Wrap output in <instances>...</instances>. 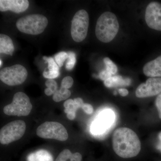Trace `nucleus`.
Listing matches in <instances>:
<instances>
[{
    "mask_svg": "<svg viewBox=\"0 0 161 161\" xmlns=\"http://www.w3.org/2000/svg\"><path fill=\"white\" fill-rule=\"evenodd\" d=\"M112 146L115 153L122 158L134 157L141 149L140 141L133 130L119 128L115 130L112 136Z\"/></svg>",
    "mask_w": 161,
    "mask_h": 161,
    "instance_id": "f257e3e1",
    "label": "nucleus"
},
{
    "mask_svg": "<svg viewBox=\"0 0 161 161\" xmlns=\"http://www.w3.org/2000/svg\"><path fill=\"white\" fill-rule=\"evenodd\" d=\"M119 29V24L115 15L111 12H105L97 20L95 35L101 42L109 43L116 36Z\"/></svg>",
    "mask_w": 161,
    "mask_h": 161,
    "instance_id": "f03ea898",
    "label": "nucleus"
},
{
    "mask_svg": "<svg viewBox=\"0 0 161 161\" xmlns=\"http://www.w3.org/2000/svg\"><path fill=\"white\" fill-rule=\"evenodd\" d=\"M20 31L27 34L37 35L42 33L48 24V20L43 15H28L20 18L16 23Z\"/></svg>",
    "mask_w": 161,
    "mask_h": 161,
    "instance_id": "7ed1b4c3",
    "label": "nucleus"
},
{
    "mask_svg": "<svg viewBox=\"0 0 161 161\" xmlns=\"http://www.w3.org/2000/svg\"><path fill=\"white\" fill-rule=\"evenodd\" d=\"M32 109L28 96L23 92H19L14 96L12 102L4 107L3 112L6 115L25 116L29 115Z\"/></svg>",
    "mask_w": 161,
    "mask_h": 161,
    "instance_id": "20e7f679",
    "label": "nucleus"
},
{
    "mask_svg": "<svg viewBox=\"0 0 161 161\" xmlns=\"http://www.w3.org/2000/svg\"><path fill=\"white\" fill-rule=\"evenodd\" d=\"M36 134L41 138L66 141L68 133L65 127L57 122L46 121L41 124L36 130Z\"/></svg>",
    "mask_w": 161,
    "mask_h": 161,
    "instance_id": "39448f33",
    "label": "nucleus"
},
{
    "mask_svg": "<svg viewBox=\"0 0 161 161\" xmlns=\"http://www.w3.org/2000/svg\"><path fill=\"white\" fill-rule=\"evenodd\" d=\"M26 130V125L22 120L10 122L1 129L0 142L7 145L19 140L23 137Z\"/></svg>",
    "mask_w": 161,
    "mask_h": 161,
    "instance_id": "423d86ee",
    "label": "nucleus"
},
{
    "mask_svg": "<svg viewBox=\"0 0 161 161\" xmlns=\"http://www.w3.org/2000/svg\"><path fill=\"white\" fill-rule=\"evenodd\" d=\"M89 24V17L86 11L80 9L77 12L72 21L71 34L76 42H80L86 38Z\"/></svg>",
    "mask_w": 161,
    "mask_h": 161,
    "instance_id": "0eeeda50",
    "label": "nucleus"
},
{
    "mask_svg": "<svg viewBox=\"0 0 161 161\" xmlns=\"http://www.w3.org/2000/svg\"><path fill=\"white\" fill-rule=\"evenodd\" d=\"M27 70L23 65L15 64L4 68L0 71V79L9 86H14L23 83L27 78Z\"/></svg>",
    "mask_w": 161,
    "mask_h": 161,
    "instance_id": "6e6552de",
    "label": "nucleus"
},
{
    "mask_svg": "<svg viewBox=\"0 0 161 161\" xmlns=\"http://www.w3.org/2000/svg\"><path fill=\"white\" fill-rule=\"evenodd\" d=\"M161 92V78H150L141 84L136 91V96L142 98L152 97Z\"/></svg>",
    "mask_w": 161,
    "mask_h": 161,
    "instance_id": "1a4fd4ad",
    "label": "nucleus"
},
{
    "mask_svg": "<svg viewBox=\"0 0 161 161\" xmlns=\"http://www.w3.org/2000/svg\"><path fill=\"white\" fill-rule=\"evenodd\" d=\"M147 25L151 29L161 31V4L158 2L150 3L145 12Z\"/></svg>",
    "mask_w": 161,
    "mask_h": 161,
    "instance_id": "9d476101",
    "label": "nucleus"
},
{
    "mask_svg": "<svg viewBox=\"0 0 161 161\" xmlns=\"http://www.w3.org/2000/svg\"><path fill=\"white\" fill-rule=\"evenodd\" d=\"M115 115L111 110H107L101 113L92 128V131L95 134H100L110 128L113 123Z\"/></svg>",
    "mask_w": 161,
    "mask_h": 161,
    "instance_id": "9b49d317",
    "label": "nucleus"
},
{
    "mask_svg": "<svg viewBox=\"0 0 161 161\" xmlns=\"http://www.w3.org/2000/svg\"><path fill=\"white\" fill-rule=\"evenodd\" d=\"M29 6V3L27 0H1L0 10H7L20 13L26 10Z\"/></svg>",
    "mask_w": 161,
    "mask_h": 161,
    "instance_id": "f8f14e48",
    "label": "nucleus"
},
{
    "mask_svg": "<svg viewBox=\"0 0 161 161\" xmlns=\"http://www.w3.org/2000/svg\"><path fill=\"white\" fill-rule=\"evenodd\" d=\"M144 74L150 78L161 77V55L146 64L143 69Z\"/></svg>",
    "mask_w": 161,
    "mask_h": 161,
    "instance_id": "ddd939ff",
    "label": "nucleus"
},
{
    "mask_svg": "<svg viewBox=\"0 0 161 161\" xmlns=\"http://www.w3.org/2000/svg\"><path fill=\"white\" fill-rule=\"evenodd\" d=\"M43 59L48 64V70H44L43 72V77L48 79H53L58 78L60 75L59 67L53 58L51 57H43Z\"/></svg>",
    "mask_w": 161,
    "mask_h": 161,
    "instance_id": "4468645a",
    "label": "nucleus"
},
{
    "mask_svg": "<svg viewBox=\"0 0 161 161\" xmlns=\"http://www.w3.org/2000/svg\"><path fill=\"white\" fill-rule=\"evenodd\" d=\"M14 47L11 38L4 34L0 35V53L12 56Z\"/></svg>",
    "mask_w": 161,
    "mask_h": 161,
    "instance_id": "2eb2a0df",
    "label": "nucleus"
},
{
    "mask_svg": "<svg viewBox=\"0 0 161 161\" xmlns=\"http://www.w3.org/2000/svg\"><path fill=\"white\" fill-rule=\"evenodd\" d=\"M27 161H53L51 153L47 150H40L30 153L27 156Z\"/></svg>",
    "mask_w": 161,
    "mask_h": 161,
    "instance_id": "dca6fc26",
    "label": "nucleus"
},
{
    "mask_svg": "<svg viewBox=\"0 0 161 161\" xmlns=\"http://www.w3.org/2000/svg\"><path fill=\"white\" fill-rule=\"evenodd\" d=\"M130 78L124 79L122 76H115L112 77L104 81L105 86L107 87L111 88L119 86H127L131 84Z\"/></svg>",
    "mask_w": 161,
    "mask_h": 161,
    "instance_id": "f3484780",
    "label": "nucleus"
},
{
    "mask_svg": "<svg viewBox=\"0 0 161 161\" xmlns=\"http://www.w3.org/2000/svg\"><path fill=\"white\" fill-rule=\"evenodd\" d=\"M71 95L69 90L60 87L59 90H57L53 95V99L56 102H59L69 98Z\"/></svg>",
    "mask_w": 161,
    "mask_h": 161,
    "instance_id": "a211bd4d",
    "label": "nucleus"
},
{
    "mask_svg": "<svg viewBox=\"0 0 161 161\" xmlns=\"http://www.w3.org/2000/svg\"><path fill=\"white\" fill-rule=\"evenodd\" d=\"M103 61L106 67V69L111 73L112 75H115L118 70L117 66L108 58H104Z\"/></svg>",
    "mask_w": 161,
    "mask_h": 161,
    "instance_id": "6ab92c4d",
    "label": "nucleus"
},
{
    "mask_svg": "<svg viewBox=\"0 0 161 161\" xmlns=\"http://www.w3.org/2000/svg\"><path fill=\"white\" fill-rule=\"evenodd\" d=\"M68 54V61L65 64V68L68 70H70L74 68L75 63L76 62V55L75 53L72 52L67 53Z\"/></svg>",
    "mask_w": 161,
    "mask_h": 161,
    "instance_id": "aec40b11",
    "label": "nucleus"
},
{
    "mask_svg": "<svg viewBox=\"0 0 161 161\" xmlns=\"http://www.w3.org/2000/svg\"><path fill=\"white\" fill-rule=\"evenodd\" d=\"M64 106L65 108L64 112L66 114L71 112L76 113V111L78 110L75 106L74 100L72 99L67 100L64 103Z\"/></svg>",
    "mask_w": 161,
    "mask_h": 161,
    "instance_id": "412c9836",
    "label": "nucleus"
},
{
    "mask_svg": "<svg viewBox=\"0 0 161 161\" xmlns=\"http://www.w3.org/2000/svg\"><path fill=\"white\" fill-rule=\"evenodd\" d=\"M68 58V54L66 52H61L55 56V60L59 67L63 66L64 62Z\"/></svg>",
    "mask_w": 161,
    "mask_h": 161,
    "instance_id": "4be33fe9",
    "label": "nucleus"
},
{
    "mask_svg": "<svg viewBox=\"0 0 161 161\" xmlns=\"http://www.w3.org/2000/svg\"><path fill=\"white\" fill-rule=\"evenodd\" d=\"M73 155L69 150L65 149L61 151L55 161H67L70 159Z\"/></svg>",
    "mask_w": 161,
    "mask_h": 161,
    "instance_id": "5701e85b",
    "label": "nucleus"
},
{
    "mask_svg": "<svg viewBox=\"0 0 161 161\" xmlns=\"http://www.w3.org/2000/svg\"><path fill=\"white\" fill-rule=\"evenodd\" d=\"M74 80L72 77L67 76L63 78L61 83V87L68 89L73 86Z\"/></svg>",
    "mask_w": 161,
    "mask_h": 161,
    "instance_id": "b1692460",
    "label": "nucleus"
},
{
    "mask_svg": "<svg viewBox=\"0 0 161 161\" xmlns=\"http://www.w3.org/2000/svg\"><path fill=\"white\" fill-rule=\"evenodd\" d=\"M45 85L47 88L51 90L54 94L58 90V86L57 82L53 79H48L45 82Z\"/></svg>",
    "mask_w": 161,
    "mask_h": 161,
    "instance_id": "393cba45",
    "label": "nucleus"
},
{
    "mask_svg": "<svg viewBox=\"0 0 161 161\" xmlns=\"http://www.w3.org/2000/svg\"><path fill=\"white\" fill-rule=\"evenodd\" d=\"M112 75L111 73L107 71L106 69H105L100 72V74L98 75V77L102 80L104 81V80H106L107 79L112 77Z\"/></svg>",
    "mask_w": 161,
    "mask_h": 161,
    "instance_id": "a878e982",
    "label": "nucleus"
},
{
    "mask_svg": "<svg viewBox=\"0 0 161 161\" xmlns=\"http://www.w3.org/2000/svg\"><path fill=\"white\" fill-rule=\"evenodd\" d=\"M81 108L87 114H92L93 112V108L90 104L84 103Z\"/></svg>",
    "mask_w": 161,
    "mask_h": 161,
    "instance_id": "bb28decb",
    "label": "nucleus"
},
{
    "mask_svg": "<svg viewBox=\"0 0 161 161\" xmlns=\"http://www.w3.org/2000/svg\"><path fill=\"white\" fill-rule=\"evenodd\" d=\"M155 105L158 110L159 116L161 119V92L156 99Z\"/></svg>",
    "mask_w": 161,
    "mask_h": 161,
    "instance_id": "cd10ccee",
    "label": "nucleus"
},
{
    "mask_svg": "<svg viewBox=\"0 0 161 161\" xmlns=\"http://www.w3.org/2000/svg\"><path fill=\"white\" fill-rule=\"evenodd\" d=\"M82 156L79 153L77 152L72 155L70 161H81Z\"/></svg>",
    "mask_w": 161,
    "mask_h": 161,
    "instance_id": "c85d7f7f",
    "label": "nucleus"
},
{
    "mask_svg": "<svg viewBox=\"0 0 161 161\" xmlns=\"http://www.w3.org/2000/svg\"><path fill=\"white\" fill-rule=\"evenodd\" d=\"M74 100L75 105L76 106L78 109L79 108H82L84 103L83 100L81 98H76Z\"/></svg>",
    "mask_w": 161,
    "mask_h": 161,
    "instance_id": "c756f323",
    "label": "nucleus"
},
{
    "mask_svg": "<svg viewBox=\"0 0 161 161\" xmlns=\"http://www.w3.org/2000/svg\"><path fill=\"white\" fill-rule=\"evenodd\" d=\"M119 93L121 96H127L129 94V91L125 88H120L118 90Z\"/></svg>",
    "mask_w": 161,
    "mask_h": 161,
    "instance_id": "7c9ffc66",
    "label": "nucleus"
},
{
    "mask_svg": "<svg viewBox=\"0 0 161 161\" xmlns=\"http://www.w3.org/2000/svg\"><path fill=\"white\" fill-rule=\"evenodd\" d=\"M67 117L70 120H74L76 117V113L74 112H69L67 114Z\"/></svg>",
    "mask_w": 161,
    "mask_h": 161,
    "instance_id": "2f4dec72",
    "label": "nucleus"
},
{
    "mask_svg": "<svg viewBox=\"0 0 161 161\" xmlns=\"http://www.w3.org/2000/svg\"><path fill=\"white\" fill-rule=\"evenodd\" d=\"M44 93L47 96H50V95H53L54 94V93H53L51 90L49 89L48 88H47L45 89V90H44Z\"/></svg>",
    "mask_w": 161,
    "mask_h": 161,
    "instance_id": "473e14b6",
    "label": "nucleus"
},
{
    "mask_svg": "<svg viewBox=\"0 0 161 161\" xmlns=\"http://www.w3.org/2000/svg\"><path fill=\"white\" fill-rule=\"evenodd\" d=\"M158 149L161 151V142L158 145Z\"/></svg>",
    "mask_w": 161,
    "mask_h": 161,
    "instance_id": "72a5a7b5",
    "label": "nucleus"
},
{
    "mask_svg": "<svg viewBox=\"0 0 161 161\" xmlns=\"http://www.w3.org/2000/svg\"><path fill=\"white\" fill-rule=\"evenodd\" d=\"M158 138L161 141V132H160L158 135Z\"/></svg>",
    "mask_w": 161,
    "mask_h": 161,
    "instance_id": "f704fd0d",
    "label": "nucleus"
},
{
    "mask_svg": "<svg viewBox=\"0 0 161 161\" xmlns=\"http://www.w3.org/2000/svg\"><path fill=\"white\" fill-rule=\"evenodd\" d=\"M2 64H3V61L2 60H0V66H2Z\"/></svg>",
    "mask_w": 161,
    "mask_h": 161,
    "instance_id": "c9c22d12",
    "label": "nucleus"
}]
</instances>
